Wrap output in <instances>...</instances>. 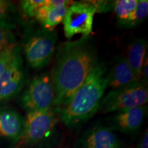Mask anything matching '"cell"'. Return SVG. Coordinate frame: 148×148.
<instances>
[{"instance_id": "1", "label": "cell", "mask_w": 148, "mask_h": 148, "mask_svg": "<svg viewBox=\"0 0 148 148\" xmlns=\"http://www.w3.org/2000/svg\"><path fill=\"white\" fill-rule=\"evenodd\" d=\"M98 62L97 47L90 36L60 42L57 46L50 74L54 106L62 108L71 101Z\"/></svg>"}, {"instance_id": "2", "label": "cell", "mask_w": 148, "mask_h": 148, "mask_svg": "<svg viewBox=\"0 0 148 148\" xmlns=\"http://www.w3.org/2000/svg\"><path fill=\"white\" fill-rule=\"evenodd\" d=\"M108 66L98 62L71 101L61 108L60 119L64 125L73 127L89 120L98 112L108 87Z\"/></svg>"}, {"instance_id": "3", "label": "cell", "mask_w": 148, "mask_h": 148, "mask_svg": "<svg viewBox=\"0 0 148 148\" xmlns=\"http://www.w3.org/2000/svg\"><path fill=\"white\" fill-rule=\"evenodd\" d=\"M29 30L24 42V55L29 66L38 70L50 62L56 49L58 34L40 25Z\"/></svg>"}, {"instance_id": "4", "label": "cell", "mask_w": 148, "mask_h": 148, "mask_svg": "<svg viewBox=\"0 0 148 148\" xmlns=\"http://www.w3.org/2000/svg\"><path fill=\"white\" fill-rule=\"evenodd\" d=\"M148 101L147 84L138 80L110 90L101 99L98 112L110 113L146 105Z\"/></svg>"}, {"instance_id": "5", "label": "cell", "mask_w": 148, "mask_h": 148, "mask_svg": "<svg viewBox=\"0 0 148 148\" xmlns=\"http://www.w3.org/2000/svg\"><path fill=\"white\" fill-rule=\"evenodd\" d=\"M60 110L61 108L53 106L46 110L27 112L20 138L22 143L35 145L45 140L56 129L60 119Z\"/></svg>"}, {"instance_id": "6", "label": "cell", "mask_w": 148, "mask_h": 148, "mask_svg": "<svg viewBox=\"0 0 148 148\" xmlns=\"http://www.w3.org/2000/svg\"><path fill=\"white\" fill-rule=\"evenodd\" d=\"M55 92L50 74L42 72L34 76L19 97V104L27 112L54 106Z\"/></svg>"}, {"instance_id": "7", "label": "cell", "mask_w": 148, "mask_h": 148, "mask_svg": "<svg viewBox=\"0 0 148 148\" xmlns=\"http://www.w3.org/2000/svg\"><path fill=\"white\" fill-rule=\"evenodd\" d=\"M97 9L92 1H73L66 10L63 20L64 36L68 40L76 34L89 36L92 31L94 16Z\"/></svg>"}, {"instance_id": "8", "label": "cell", "mask_w": 148, "mask_h": 148, "mask_svg": "<svg viewBox=\"0 0 148 148\" xmlns=\"http://www.w3.org/2000/svg\"><path fill=\"white\" fill-rule=\"evenodd\" d=\"M26 82L21 49L17 45L12 60L0 78V103L6 102L18 95Z\"/></svg>"}, {"instance_id": "9", "label": "cell", "mask_w": 148, "mask_h": 148, "mask_svg": "<svg viewBox=\"0 0 148 148\" xmlns=\"http://www.w3.org/2000/svg\"><path fill=\"white\" fill-rule=\"evenodd\" d=\"M147 113V105L114 112L107 119L108 127L125 134L134 133L140 129Z\"/></svg>"}, {"instance_id": "10", "label": "cell", "mask_w": 148, "mask_h": 148, "mask_svg": "<svg viewBox=\"0 0 148 148\" xmlns=\"http://www.w3.org/2000/svg\"><path fill=\"white\" fill-rule=\"evenodd\" d=\"M80 148H122L119 138L108 127L97 124L88 128L79 140Z\"/></svg>"}, {"instance_id": "11", "label": "cell", "mask_w": 148, "mask_h": 148, "mask_svg": "<svg viewBox=\"0 0 148 148\" xmlns=\"http://www.w3.org/2000/svg\"><path fill=\"white\" fill-rule=\"evenodd\" d=\"M73 1L68 0H45L37 10L34 18L40 26L53 31L56 27L63 22L67 8Z\"/></svg>"}, {"instance_id": "12", "label": "cell", "mask_w": 148, "mask_h": 148, "mask_svg": "<svg viewBox=\"0 0 148 148\" xmlns=\"http://www.w3.org/2000/svg\"><path fill=\"white\" fill-rule=\"evenodd\" d=\"M140 80L125 56L116 58L108 72V87L119 88Z\"/></svg>"}, {"instance_id": "13", "label": "cell", "mask_w": 148, "mask_h": 148, "mask_svg": "<svg viewBox=\"0 0 148 148\" xmlns=\"http://www.w3.org/2000/svg\"><path fill=\"white\" fill-rule=\"evenodd\" d=\"M25 119L14 109L0 108V136L18 141L23 133Z\"/></svg>"}, {"instance_id": "14", "label": "cell", "mask_w": 148, "mask_h": 148, "mask_svg": "<svg viewBox=\"0 0 148 148\" xmlns=\"http://www.w3.org/2000/svg\"><path fill=\"white\" fill-rule=\"evenodd\" d=\"M147 56V41L144 38H135L130 42L125 58L132 69L140 77L142 66Z\"/></svg>"}, {"instance_id": "15", "label": "cell", "mask_w": 148, "mask_h": 148, "mask_svg": "<svg viewBox=\"0 0 148 148\" xmlns=\"http://www.w3.org/2000/svg\"><path fill=\"white\" fill-rule=\"evenodd\" d=\"M148 15V1L138 0L136 9L128 19L117 25L121 28H133L143 23Z\"/></svg>"}, {"instance_id": "16", "label": "cell", "mask_w": 148, "mask_h": 148, "mask_svg": "<svg viewBox=\"0 0 148 148\" xmlns=\"http://www.w3.org/2000/svg\"><path fill=\"white\" fill-rule=\"evenodd\" d=\"M138 0H116L114 1L113 8L116 18V23L119 25L130 17L136 9Z\"/></svg>"}, {"instance_id": "17", "label": "cell", "mask_w": 148, "mask_h": 148, "mask_svg": "<svg viewBox=\"0 0 148 148\" xmlns=\"http://www.w3.org/2000/svg\"><path fill=\"white\" fill-rule=\"evenodd\" d=\"M15 25L0 23V53L8 47L16 44L13 29Z\"/></svg>"}, {"instance_id": "18", "label": "cell", "mask_w": 148, "mask_h": 148, "mask_svg": "<svg viewBox=\"0 0 148 148\" xmlns=\"http://www.w3.org/2000/svg\"><path fill=\"white\" fill-rule=\"evenodd\" d=\"M16 7L12 2L6 0H0V23L15 25L12 21Z\"/></svg>"}, {"instance_id": "19", "label": "cell", "mask_w": 148, "mask_h": 148, "mask_svg": "<svg viewBox=\"0 0 148 148\" xmlns=\"http://www.w3.org/2000/svg\"><path fill=\"white\" fill-rule=\"evenodd\" d=\"M45 2V0H23L20 1V8L25 16L34 18L38 9Z\"/></svg>"}, {"instance_id": "20", "label": "cell", "mask_w": 148, "mask_h": 148, "mask_svg": "<svg viewBox=\"0 0 148 148\" xmlns=\"http://www.w3.org/2000/svg\"><path fill=\"white\" fill-rule=\"evenodd\" d=\"M16 46H17L16 44L9 46L0 53V78L5 69H6L7 66L12 60L15 52Z\"/></svg>"}, {"instance_id": "21", "label": "cell", "mask_w": 148, "mask_h": 148, "mask_svg": "<svg viewBox=\"0 0 148 148\" xmlns=\"http://www.w3.org/2000/svg\"><path fill=\"white\" fill-rule=\"evenodd\" d=\"M97 9V13H103L110 11L113 8L114 1H92Z\"/></svg>"}, {"instance_id": "22", "label": "cell", "mask_w": 148, "mask_h": 148, "mask_svg": "<svg viewBox=\"0 0 148 148\" xmlns=\"http://www.w3.org/2000/svg\"><path fill=\"white\" fill-rule=\"evenodd\" d=\"M148 57L145 58V62L142 66L141 71H140V81L145 83V84H148Z\"/></svg>"}, {"instance_id": "23", "label": "cell", "mask_w": 148, "mask_h": 148, "mask_svg": "<svg viewBox=\"0 0 148 148\" xmlns=\"http://www.w3.org/2000/svg\"><path fill=\"white\" fill-rule=\"evenodd\" d=\"M136 148H148V134L147 130H146L145 134H143V137L138 143Z\"/></svg>"}]
</instances>
